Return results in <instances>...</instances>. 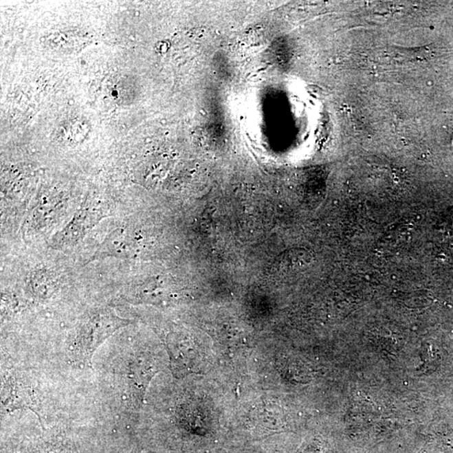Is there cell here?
Returning a JSON list of instances; mask_svg holds the SVG:
<instances>
[{
  "label": "cell",
  "mask_w": 453,
  "mask_h": 453,
  "mask_svg": "<svg viewBox=\"0 0 453 453\" xmlns=\"http://www.w3.org/2000/svg\"><path fill=\"white\" fill-rule=\"evenodd\" d=\"M21 380L17 377L10 376L9 379L5 380V398L3 399V404H5L6 408L10 410L24 408L27 407L30 408V395L26 392V387L24 384H21Z\"/></svg>",
  "instance_id": "7a4b0ae2"
},
{
  "label": "cell",
  "mask_w": 453,
  "mask_h": 453,
  "mask_svg": "<svg viewBox=\"0 0 453 453\" xmlns=\"http://www.w3.org/2000/svg\"><path fill=\"white\" fill-rule=\"evenodd\" d=\"M129 323L111 311L97 312L79 327L68 346V359L71 364L90 367L97 349L120 327Z\"/></svg>",
  "instance_id": "6da1fadb"
}]
</instances>
